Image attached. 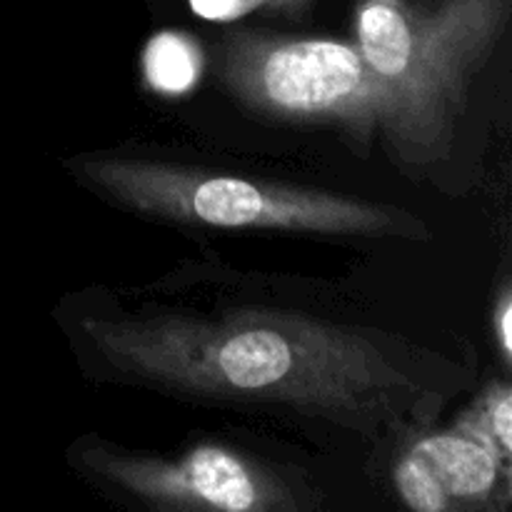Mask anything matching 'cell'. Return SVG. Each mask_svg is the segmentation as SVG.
<instances>
[{
    "label": "cell",
    "instance_id": "1",
    "mask_svg": "<svg viewBox=\"0 0 512 512\" xmlns=\"http://www.w3.org/2000/svg\"><path fill=\"white\" fill-rule=\"evenodd\" d=\"M80 333L120 378L215 403H263L375 435L435 420L428 353L380 330L268 308L93 315Z\"/></svg>",
    "mask_w": 512,
    "mask_h": 512
},
{
    "label": "cell",
    "instance_id": "2",
    "mask_svg": "<svg viewBox=\"0 0 512 512\" xmlns=\"http://www.w3.org/2000/svg\"><path fill=\"white\" fill-rule=\"evenodd\" d=\"M80 183L135 213L215 230L420 238L425 225L408 210L323 188L243 178L163 160L85 155L70 160Z\"/></svg>",
    "mask_w": 512,
    "mask_h": 512
},
{
    "label": "cell",
    "instance_id": "3",
    "mask_svg": "<svg viewBox=\"0 0 512 512\" xmlns=\"http://www.w3.org/2000/svg\"><path fill=\"white\" fill-rule=\"evenodd\" d=\"M512 0H355L365 63L403 103L420 173L453 153L470 85L498 48Z\"/></svg>",
    "mask_w": 512,
    "mask_h": 512
},
{
    "label": "cell",
    "instance_id": "4",
    "mask_svg": "<svg viewBox=\"0 0 512 512\" xmlns=\"http://www.w3.org/2000/svg\"><path fill=\"white\" fill-rule=\"evenodd\" d=\"M75 463L105 488L155 510L295 512L315 505L298 480L218 443L170 458L85 440L75 448Z\"/></svg>",
    "mask_w": 512,
    "mask_h": 512
},
{
    "label": "cell",
    "instance_id": "5",
    "mask_svg": "<svg viewBox=\"0 0 512 512\" xmlns=\"http://www.w3.org/2000/svg\"><path fill=\"white\" fill-rule=\"evenodd\" d=\"M410 450L433 470L450 508L455 503H493L500 483H508L510 465L483 443L455 428L450 433L425 435Z\"/></svg>",
    "mask_w": 512,
    "mask_h": 512
},
{
    "label": "cell",
    "instance_id": "6",
    "mask_svg": "<svg viewBox=\"0 0 512 512\" xmlns=\"http://www.w3.org/2000/svg\"><path fill=\"white\" fill-rule=\"evenodd\" d=\"M205 55L198 40L183 30H163L153 35L143 50V78L160 95H183L195 88L203 75Z\"/></svg>",
    "mask_w": 512,
    "mask_h": 512
},
{
    "label": "cell",
    "instance_id": "7",
    "mask_svg": "<svg viewBox=\"0 0 512 512\" xmlns=\"http://www.w3.org/2000/svg\"><path fill=\"white\" fill-rule=\"evenodd\" d=\"M455 430L470 435L493 450L503 463L512 458V393L508 383H493L473 408L455 423Z\"/></svg>",
    "mask_w": 512,
    "mask_h": 512
},
{
    "label": "cell",
    "instance_id": "8",
    "mask_svg": "<svg viewBox=\"0 0 512 512\" xmlns=\"http://www.w3.org/2000/svg\"><path fill=\"white\" fill-rule=\"evenodd\" d=\"M395 488H398V495L403 498V503L408 505L410 510L418 512H445L450 510L448 498H445L443 488L435 480L433 470L428 468L423 458L413 450L400 458L398 468H395Z\"/></svg>",
    "mask_w": 512,
    "mask_h": 512
},
{
    "label": "cell",
    "instance_id": "9",
    "mask_svg": "<svg viewBox=\"0 0 512 512\" xmlns=\"http://www.w3.org/2000/svg\"><path fill=\"white\" fill-rule=\"evenodd\" d=\"M195 15L215 23H230L255 10L268 8V0H188Z\"/></svg>",
    "mask_w": 512,
    "mask_h": 512
},
{
    "label": "cell",
    "instance_id": "10",
    "mask_svg": "<svg viewBox=\"0 0 512 512\" xmlns=\"http://www.w3.org/2000/svg\"><path fill=\"white\" fill-rule=\"evenodd\" d=\"M493 328H495V335H498L503 358L510 360V353H512V300H510L508 290L500 295L498 305L493 308Z\"/></svg>",
    "mask_w": 512,
    "mask_h": 512
},
{
    "label": "cell",
    "instance_id": "11",
    "mask_svg": "<svg viewBox=\"0 0 512 512\" xmlns=\"http://www.w3.org/2000/svg\"><path fill=\"white\" fill-rule=\"evenodd\" d=\"M313 0H268V10H275V13H283V15H300L310 8Z\"/></svg>",
    "mask_w": 512,
    "mask_h": 512
}]
</instances>
